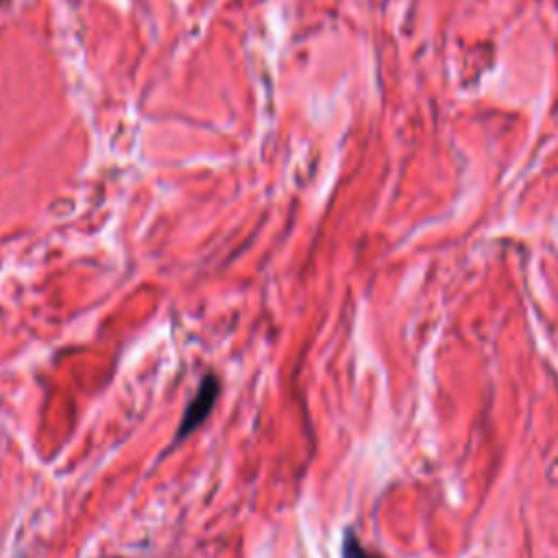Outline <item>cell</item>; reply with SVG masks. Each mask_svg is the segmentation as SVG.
<instances>
[{
	"mask_svg": "<svg viewBox=\"0 0 558 558\" xmlns=\"http://www.w3.org/2000/svg\"><path fill=\"white\" fill-rule=\"evenodd\" d=\"M218 395H220L218 377L216 375H205L201 379L194 397L185 405V412H183V416L179 421V427H177L172 445H179L181 440H185L192 432H196L207 421V416L211 414V410H214V405L218 401Z\"/></svg>",
	"mask_w": 558,
	"mask_h": 558,
	"instance_id": "obj_1",
	"label": "cell"
},
{
	"mask_svg": "<svg viewBox=\"0 0 558 558\" xmlns=\"http://www.w3.org/2000/svg\"><path fill=\"white\" fill-rule=\"evenodd\" d=\"M342 558H381V556L364 547L353 530H347L342 536Z\"/></svg>",
	"mask_w": 558,
	"mask_h": 558,
	"instance_id": "obj_2",
	"label": "cell"
}]
</instances>
